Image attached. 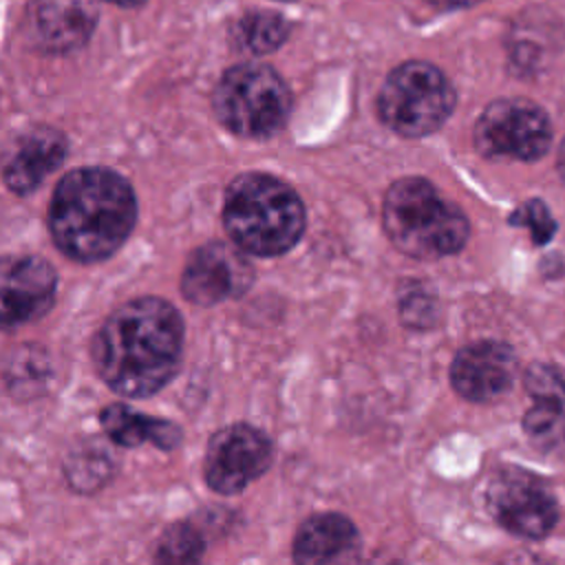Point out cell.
Wrapping results in <instances>:
<instances>
[{
	"label": "cell",
	"mask_w": 565,
	"mask_h": 565,
	"mask_svg": "<svg viewBox=\"0 0 565 565\" xmlns=\"http://www.w3.org/2000/svg\"><path fill=\"white\" fill-rule=\"evenodd\" d=\"M212 104L218 121L230 132L245 139H265L285 126L291 113V93L274 68L238 64L218 79Z\"/></svg>",
	"instance_id": "5b68a950"
},
{
	"label": "cell",
	"mask_w": 565,
	"mask_h": 565,
	"mask_svg": "<svg viewBox=\"0 0 565 565\" xmlns=\"http://www.w3.org/2000/svg\"><path fill=\"white\" fill-rule=\"evenodd\" d=\"M203 536L188 523H174L163 530L154 561L157 563H196L203 556Z\"/></svg>",
	"instance_id": "d6986e66"
},
{
	"label": "cell",
	"mask_w": 565,
	"mask_h": 565,
	"mask_svg": "<svg viewBox=\"0 0 565 565\" xmlns=\"http://www.w3.org/2000/svg\"><path fill=\"white\" fill-rule=\"evenodd\" d=\"M556 170H558L561 179L565 181V139L561 141V148H558V154H556Z\"/></svg>",
	"instance_id": "603a6c76"
},
{
	"label": "cell",
	"mask_w": 565,
	"mask_h": 565,
	"mask_svg": "<svg viewBox=\"0 0 565 565\" xmlns=\"http://www.w3.org/2000/svg\"><path fill=\"white\" fill-rule=\"evenodd\" d=\"M455 88L428 62H404L388 73L377 95V115L402 137H426L441 128L455 108Z\"/></svg>",
	"instance_id": "8992f818"
},
{
	"label": "cell",
	"mask_w": 565,
	"mask_h": 565,
	"mask_svg": "<svg viewBox=\"0 0 565 565\" xmlns=\"http://www.w3.org/2000/svg\"><path fill=\"white\" fill-rule=\"evenodd\" d=\"M391 243L413 258H441L459 252L470 223L461 207L450 203L424 177H402L391 183L382 207Z\"/></svg>",
	"instance_id": "277c9868"
},
{
	"label": "cell",
	"mask_w": 565,
	"mask_h": 565,
	"mask_svg": "<svg viewBox=\"0 0 565 565\" xmlns=\"http://www.w3.org/2000/svg\"><path fill=\"white\" fill-rule=\"evenodd\" d=\"M488 508L503 530L523 539H543L558 521V503L547 483L516 466L492 477Z\"/></svg>",
	"instance_id": "ba28073f"
},
{
	"label": "cell",
	"mask_w": 565,
	"mask_h": 565,
	"mask_svg": "<svg viewBox=\"0 0 565 565\" xmlns=\"http://www.w3.org/2000/svg\"><path fill=\"white\" fill-rule=\"evenodd\" d=\"M274 461L271 439L256 426L232 424L207 444L203 477L218 494H238Z\"/></svg>",
	"instance_id": "9c48e42d"
},
{
	"label": "cell",
	"mask_w": 565,
	"mask_h": 565,
	"mask_svg": "<svg viewBox=\"0 0 565 565\" xmlns=\"http://www.w3.org/2000/svg\"><path fill=\"white\" fill-rule=\"evenodd\" d=\"M104 433L117 446H141L152 444L161 450H172L181 444V428L168 419L150 417L137 411H130L126 404H108L99 413Z\"/></svg>",
	"instance_id": "2e32d148"
},
{
	"label": "cell",
	"mask_w": 565,
	"mask_h": 565,
	"mask_svg": "<svg viewBox=\"0 0 565 565\" xmlns=\"http://www.w3.org/2000/svg\"><path fill=\"white\" fill-rule=\"evenodd\" d=\"M530 397H565V375L547 364H534L525 373Z\"/></svg>",
	"instance_id": "44dd1931"
},
{
	"label": "cell",
	"mask_w": 565,
	"mask_h": 565,
	"mask_svg": "<svg viewBox=\"0 0 565 565\" xmlns=\"http://www.w3.org/2000/svg\"><path fill=\"white\" fill-rule=\"evenodd\" d=\"M108 2H117V4H124V7H132V4H141L143 0H108Z\"/></svg>",
	"instance_id": "cb8c5ba5"
},
{
	"label": "cell",
	"mask_w": 565,
	"mask_h": 565,
	"mask_svg": "<svg viewBox=\"0 0 565 565\" xmlns=\"http://www.w3.org/2000/svg\"><path fill=\"white\" fill-rule=\"evenodd\" d=\"M510 223L512 225H525L530 227L532 232V238L536 245H543L547 243L552 236H554V230H556V223L550 214V210L543 205V201L539 199H532L527 203H523L512 216H510Z\"/></svg>",
	"instance_id": "ffe728a7"
},
{
	"label": "cell",
	"mask_w": 565,
	"mask_h": 565,
	"mask_svg": "<svg viewBox=\"0 0 565 565\" xmlns=\"http://www.w3.org/2000/svg\"><path fill=\"white\" fill-rule=\"evenodd\" d=\"M289 33V24L276 13H252L236 24V42L241 49L263 55L278 49Z\"/></svg>",
	"instance_id": "ac0fdd59"
},
{
	"label": "cell",
	"mask_w": 565,
	"mask_h": 565,
	"mask_svg": "<svg viewBox=\"0 0 565 565\" xmlns=\"http://www.w3.org/2000/svg\"><path fill=\"white\" fill-rule=\"evenodd\" d=\"M516 369V355L505 342L479 340L457 351L450 364V382L463 399L486 404L512 388Z\"/></svg>",
	"instance_id": "7c38bea8"
},
{
	"label": "cell",
	"mask_w": 565,
	"mask_h": 565,
	"mask_svg": "<svg viewBox=\"0 0 565 565\" xmlns=\"http://www.w3.org/2000/svg\"><path fill=\"white\" fill-rule=\"evenodd\" d=\"M135 221L137 199L130 183L102 166L64 174L49 205L51 238L77 263H99L113 256L130 236Z\"/></svg>",
	"instance_id": "7a4b0ae2"
},
{
	"label": "cell",
	"mask_w": 565,
	"mask_h": 565,
	"mask_svg": "<svg viewBox=\"0 0 565 565\" xmlns=\"http://www.w3.org/2000/svg\"><path fill=\"white\" fill-rule=\"evenodd\" d=\"M57 291L49 260L33 254L0 256V329H13L42 318Z\"/></svg>",
	"instance_id": "30bf717a"
},
{
	"label": "cell",
	"mask_w": 565,
	"mask_h": 565,
	"mask_svg": "<svg viewBox=\"0 0 565 565\" xmlns=\"http://www.w3.org/2000/svg\"><path fill=\"white\" fill-rule=\"evenodd\" d=\"M358 527L338 512L309 516L294 539V561L302 565L351 563L360 558Z\"/></svg>",
	"instance_id": "5bb4252c"
},
{
	"label": "cell",
	"mask_w": 565,
	"mask_h": 565,
	"mask_svg": "<svg viewBox=\"0 0 565 565\" xmlns=\"http://www.w3.org/2000/svg\"><path fill=\"white\" fill-rule=\"evenodd\" d=\"M441 9H457V7H470V4H477L481 0H428Z\"/></svg>",
	"instance_id": "7402d4cb"
},
{
	"label": "cell",
	"mask_w": 565,
	"mask_h": 565,
	"mask_svg": "<svg viewBox=\"0 0 565 565\" xmlns=\"http://www.w3.org/2000/svg\"><path fill=\"white\" fill-rule=\"evenodd\" d=\"M252 276V265L241 247L214 241L190 254L181 276V294L194 305L210 307L243 294Z\"/></svg>",
	"instance_id": "8fae6325"
},
{
	"label": "cell",
	"mask_w": 565,
	"mask_h": 565,
	"mask_svg": "<svg viewBox=\"0 0 565 565\" xmlns=\"http://www.w3.org/2000/svg\"><path fill=\"white\" fill-rule=\"evenodd\" d=\"M66 154V137L51 126H33L7 143L0 159L2 179L15 194L33 192Z\"/></svg>",
	"instance_id": "4fadbf2b"
},
{
	"label": "cell",
	"mask_w": 565,
	"mask_h": 565,
	"mask_svg": "<svg viewBox=\"0 0 565 565\" xmlns=\"http://www.w3.org/2000/svg\"><path fill=\"white\" fill-rule=\"evenodd\" d=\"M552 141V126L541 106L521 97L488 104L475 124V146L486 157L516 161L541 159Z\"/></svg>",
	"instance_id": "52a82bcc"
},
{
	"label": "cell",
	"mask_w": 565,
	"mask_h": 565,
	"mask_svg": "<svg viewBox=\"0 0 565 565\" xmlns=\"http://www.w3.org/2000/svg\"><path fill=\"white\" fill-rule=\"evenodd\" d=\"M223 223L243 252L278 256L300 241L307 216L289 183L267 172H245L227 185Z\"/></svg>",
	"instance_id": "3957f363"
},
{
	"label": "cell",
	"mask_w": 565,
	"mask_h": 565,
	"mask_svg": "<svg viewBox=\"0 0 565 565\" xmlns=\"http://www.w3.org/2000/svg\"><path fill=\"white\" fill-rule=\"evenodd\" d=\"M29 26L46 51H68L79 46L95 26L90 0H33Z\"/></svg>",
	"instance_id": "9a60e30c"
},
{
	"label": "cell",
	"mask_w": 565,
	"mask_h": 565,
	"mask_svg": "<svg viewBox=\"0 0 565 565\" xmlns=\"http://www.w3.org/2000/svg\"><path fill=\"white\" fill-rule=\"evenodd\" d=\"M181 353V313L157 296L119 305L93 340V362L99 377L115 393L137 399L154 395L172 380Z\"/></svg>",
	"instance_id": "6da1fadb"
},
{
	"label": "cell",
	"mask_w": 565,
	"mask_h": 565,
	"mask_svg": "<svg viewBox=\"0 0 565 565\" xmlns=\"http://www.w3.org/2000/svg\"><path fill=\"white\" fill-rule=\"evenodd\" d=\"M523 430L543 450L565 446V397H532L523 415Z\"/></svg>",
	"instance_id": "e0dca14e"
}]
</instances>
